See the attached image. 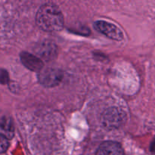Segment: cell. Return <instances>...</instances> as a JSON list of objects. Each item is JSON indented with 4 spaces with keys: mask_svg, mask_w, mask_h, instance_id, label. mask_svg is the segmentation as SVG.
I'll use <instances>...</instances> for the list:
<instances>
[{
    "mask_svg": "<svg viewBox=\"0 0 155 155\" xmlns=\"http://www.w3.org/2000/svg\"><path fill=\"white\" fill-rule=\"evenodd\" d=\"M36 23L44 31L49 33L59 31L64 26L63 14L55 5H43L36 14Z\"/></svg>",
    "mask_w": 155,
    "mask_h": 155,
    "instance_id": "1",
    "label": "cell"
},
{
    "mask_svg": "<svg viewBox=\"0 0 155 155\" xmlns=\"http://www.w3.org/2000/svg\"><path fill=\"white\" fill-rule=\"evenodd\" d=\"M126 114L117 107H110L103 113L101 123L107 130L118 129L125 123Z\"/></svg>",
    "mask_w": 155,
    "mask_h": 155,
    "instance_id": "2",
    "label": "cell"
},
{
    "mask_svg": "<svg viewBox=\"0 0 155 155\" xmlns=\"http://www.w3.org/2000/svg\"><path fill=\"white\" fill-rule=\"evenodd\" d=\"M64 74L61 70L54 68H42L39 72V82L45 87L58 86L62 81Z\"/></svg>",
    "mask_w": 155,
    "mask_h": 155,
    "instance_id": "3",
    "label": "cell"
},
{
    "mask_svg": "<svg viewBox=\"0 0 155 155\" xmlns=\"http://www.w3.org/2000/svg\"><path fill=\"white\" fill-rule=\"evenodd\" d=\"M94 26L98 31L110 39L116 41H121L124 39V33L115 24L104 21H97Z\"/></svg>",
    "mask_w": 155,
    "mask_h": 155,
    "instance_id": "4",
    "label": "cell"
},
{
    "mask_svg": "<svg viewBox=\"0 0 155 155\" xmlns=\"http://www.w3.org/2000/svg\"><path fill=\"white\" fill-rule=\"evenodd\" d=\"M34 51L42 58L45 60H51L57 56L58 48L55 44L52 42L44 41L36 45Z\"/></svg>",
    "mask_w": 155,
    "mask_h": 155,
    "instance_id": "5",
    "label": "cell"
},
{
    "mask_svg": "<svg viewBox=\"0 0 155 155\" xmlns=\"http://www.w3.org/2000/svg\"><path fill=\"white\" fill-rule=\"evenodd\" d=\"M20 57H21V60L23 64L30 71L39 72L43 68V62L37 56L24 51L21 53Z\"/></svg>",
    "mask_w": 155,
    "mask_h": 155,
    "instance_id": "6",
    "label": "cell"
},
{
    "mask_svg": "<svg viewBox=\"0 0 155 155\" xmlns=\"http://www.w3.org/2000/svg\"><path fill=\"white\" fill-rule=\"evenodd\" d=\"M95 155H124V150L118 142L107 141L100 145Z\"/></svg>",
    "mask_w": 155,
    "mask_h": 155,
    "instance_id": "7",
    "label": "cell"
},
{
    "mask_svg": "<svg viewBox=\"0 0 155 155\" xmlns=\"http://www.w3.org/2000/svg\"><path fill=\"white\" fill-rule=\"evenodd\" d=\"M0 127L4 130L7 134L9 135L10 137L11 135H13L14 128L12 126V122L10 119L7 117H2L0 120Z\"/></svg>",
    "mask_w": 155,
    "mask_h": 155,
    "instance_id": "8",
    "label": "cell"
},
{
    "mask_svg": "<svg viewBox=\"0 0 155 155\" xmlns=\"http://www.w3.org/2000/svg\"><path fill=\"white\" fill-rule=\"evenodd\" d=\"M9 142L7 138L3 135L0 134V154L5 153L8 148Z\"/></svg>",
    "mask_w": 155,
    "mask_h": 155,
    "instance_id": "9",
    "label": "cell"
},
{
    "mask_svg": "<svg viewBox=\"0 0 155 155\" xmlns=\"http://www.w3.org/2000/svg\"><path fill=\"white\" fill-rule=\"evenodd\" d=\"M8 82V74L4 70H0V83L5 84Z\"/></svg>",
    "mask_w": 155,
    "mask_h": 155,
    "instance_id": "10",
    "label": "cell"
},
{
    "mask_svg": "<svg viewBox=\"0 0 155 155\" xmlns=\"http://www.w3.org/2000/svg\"><path fill=\"white\" fill-rule=\"evenodd\" d=\"M150 151H151V153H153V154H155V138L151 144V146H150Z\"/></svg>",
    "mask_w": 155,
    "mask_h": 155,
    "instance_id": "11",
    "label": "cell"
}]
</instances>
